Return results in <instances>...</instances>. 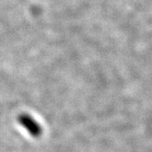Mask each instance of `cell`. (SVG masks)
<instances>
[{"label":"cell","mask_w":152,"mask_h":152,"mask_svg":"<svg viewBox=\"0 0 152 152\" xmlns=\"http://www.w3.org/2000/svg\"><path fill=\"white\" fill-rule=\"evenodd\" d=\"M18 120L19 123L28 131V133H30V135L35 137L41 135L42 128L32 116H29L27 114H22L19 116Z\"/></svg>","instance_id":"cell-1"}]
</instances>
